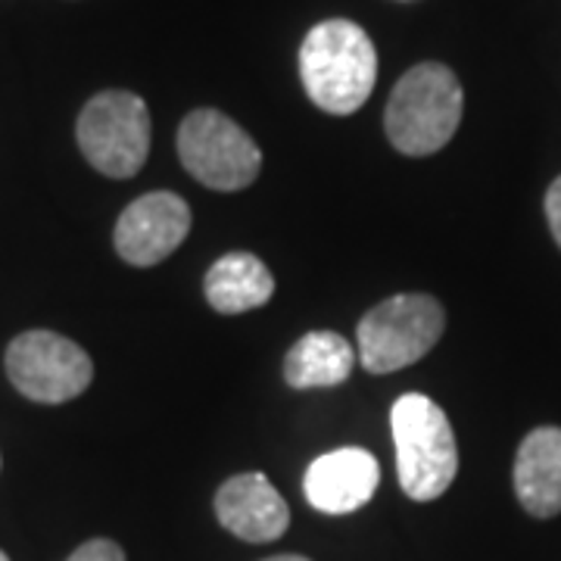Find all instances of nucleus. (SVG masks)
I'll use <instances>...</instances> for the list:
<instances>
[{"instance_id":"obj_14","label":"nucleus","mask_w":561,"mask_h":561,"mask_svg":"<svg viewBox=\"0 0 561 561\" xmlns=\"http://www.w3.org/2000/svg\"><path fill=\"white\" fill-rule=\"evenodd\" d=\"M66 561H125V552L119 542L113 540H88Z\"/></svg>"},{"instance_id":"obj_12","label":"nucleus","mask_w":561,"mask_h":561,"mask_svg":"<svg viewBox=\"0 0 561 561\" xmlns=\"http://www.w3.org/2000/svg\"><path fill=\"white\" fill-rule=\"evenodd\" d=\"M203 290L216 312L238 316L272 300L275 278L265 268V262L256 260L253 253H228L219 262H213L203 280Z\"/></svg>"},{"instance_id":"obj_13","label":"nucleus","mask_w":561,"mask_h":561,"mask_svg":"<svg viewBox=\"0 0 561 561\" xmlns=\"http://www.w3.org/2000/svg\"><path fill=\"white\" fill-rule=\"evenodd\" d=\"M356 365V350L334 331H312L290 346L284 359V381L297 390L337 387Z\"/></svg>"},{"instance_id":"obj_16","label":"nucleus","mask_w":561,"mask_h":561,"mask_svg":"<svg viewBox=\"0 0 561 561\" xmlns=\"http://www.w3.org/2000/svg\"><path fill=\"white\" fill-rule=\"evenodd\" d=\"M265 561H309L306 556H272V559Z\"/></svg>"},{"instance_id":"obj_1","label":"nucleus","mask_w":561,"mask_h":561,"mask_svg":"<svg viewBox=\"0 0 561 561\" xmlns=\"http://www.w3.org/2000/svg\"><path fill=\"white\" fill-rule=\"evenodd\" d=\"M300 79L309 101L331 116H350L371 98L378 50L350 20L319 22L300 47Z\"/></svg>"},{"instance_id":"obj_3","label":"nucleus","mask_w":561,"mask_h":561,"mask_svg":"<svg viewBox=\"0 0 561 561\" xmlns=\"http://www.w3.org/2000/svg\"><path fill=\"white\" fill-rule=\"evenodd\" d=\"M390 424L397 443V471L405 496L415 502L443 496L459 471V446L446 412L431 397L405 393L393 402Z\"/></svg>"},{"instance_id":"obj_9","label":"nucleus","mask_w":561,"mask_h":561,"mask_svg":"<svg viewBox=\"0 0 561 561\" xmlns=\"http://www.w3.org/2000/svg\"><path fill=\"white\" fill-rule=\"evenodd\" d=\"M381 481V465L359 446H343L324 453L309 465L302 490L312 508L324 515H350L375 496Z\"/></svg>"},{"instance_id":"obj_15","label":"nucleus","mask_w":561,"mask_h":561,"mask_svg":"<svg viewBox=\"0 0 561 561\" xmlns=\"http://www.w3.org/2000/svg\"><path fill=\"white\" fill-rule=\"evenodd\" d=\"M546 219H549V231L561 247V175L546 191Z\"/></svg>"},{"instance_id":"obj_11","label":"nucleus","mask_w":561,"mask_h":561,"mask_svg":"<svg viewBox=\"0 0 561 561\" xmlns=\"http://www.w3.org/2000/svg\"><path fill=\"white\" fill-rule=\"evenodd\" d=\"M515 496L534 518L561 512V427H534L515 456Z\"/></svg>"},{"instance_id":"obj_6","label":"nucleus","mask_w":561,"mask_h":561,"mask_svg":"<svg viewBox=\"0 0 561 561\" xmlns=\"http://www.w3.org/2000/svg\"><path fill=\"white\" fill-rule=\"evenodd\" d=\"M181 165L213 191H241L262 169L256 140L219 110H194L179 128Z\"/></svg>"},{"instance_id":"obj_5","label":"nucleus","mask_w":561,"mask_h":561,"mask_svg":"<svg viewBox=\"0 0 561 561\" xmlns=\"http://www.w3.org/2000/svg\"><path fill=\"white\" fill-rule=\"evenodd\" d=\"M84 160L106 179H131L150 153V113L131 91H101L76 125Z\"/></svg>"},{"instance_id":"obj_2","label":"nucleus","mask_w":561,"mask_h":561,"mask_svg":"<svg viewBox=\"0 0 561 561\" xmlns=\"http://www.w3.org/2000/svg\"><path fill=\"white\" fill-rule=\"evenodd\" d=\"M465 94L456 72L443 62L412 66L393 88L383 128L405 157H431L459 131Z\"/></svg>"},{"instance_id":"obj_17","label":"nucleus","mask_w":561,"mask_h":561,"mask_svg":"<svg viewBox=\"0 0 561 561\" xmlns=\"http://www.w3.org/2000/svg\"><path fill=\"white\" fill-rule=\"evenodd\" d=\"M0 561H10V559H7V552H0Z\"/></svg>"},{"instance_id":"obj_4","label":"nucleus","mask_w":561,"mask_h":561,"mask_svg":"<svg viewBox=\"0 0 561 561\" xmlns=\"http://www.w3.org/2000/svg\"><path fill=\"white\" fill-rule=\"evenodd\" d=\"M446 328V312L427 294H397L359 321V362L371 375H390L424 359Z\"/></svg>"},{"instance_id":"obj_10","label":"nucleus","mask_w":561,"mask_h":561,"mask_svg":"<svg viewBox=\"0 0 561 561\" xmlns=\"http://www.w3.org/2000/svg\"><path fill=\"white\" fill-rule=\"evenodd\" d=\"M216 518L238 540L272 542L284 537L290 524V508L265 474L247 471L219 486Z\"/></svg>"},{"instance_id":"obj_8","label":"nucleus","mask_w":561,"mask_h":561,"mask_svg":"<svg viewBox=\"0 0 561 561\" xmlns=\"http://www.w3.org/2000/svg\"><path fill=\"white\" fill-rule=\"evenodd\" d=\"M191 231V206L172 191H153L131 203L116 221V253L128 265H157L179 250Z\"/></svg>"},{"instance_id":"obj_7","label":"nucleus","mask_w":561,"mask_h":561,"mask_svg":"<svg viewBox=\"0 0 561 561\" xmlns=\"http://www.w3.org/2000/svg\"><path fill=\"white\" fill-rule=\"evenodd\" d=\"M7 378L25 400L60 405L94 381V362L79 343L54 331H25L7 346Z\"/></svg>"}]
</instances>
